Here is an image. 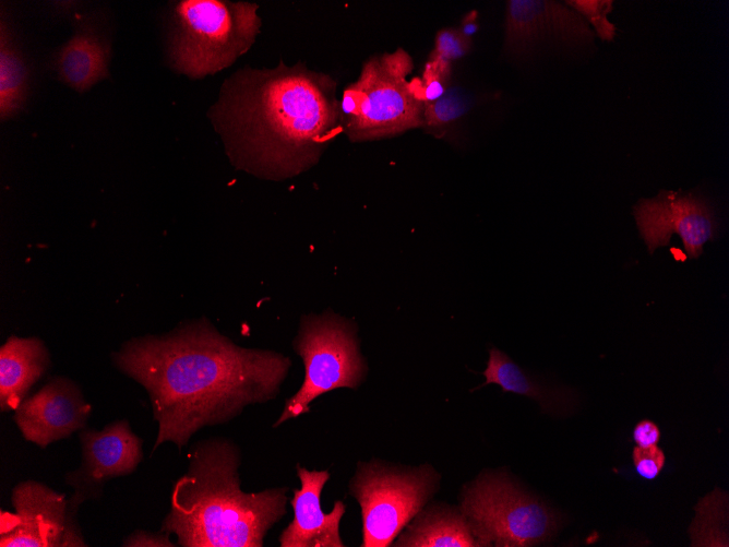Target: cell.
<instances>
[{"mask_svg": "<svg viewBox=\"0 0 729 547\" xmlns=\"http://www.w3.org/2000/svg\"><path fill=\"white\" fill-rule=\"evenodd\" d=\"M111 359L148 394L158 424L152 452L166 442L181 450L200 429L274 400L291 366L282 353L237 345L205 318L132 337Z\"/></svg>", "mask_w": 729, "mask_h": 547, "instance_id": "1", "label": "cell"}, {"mask_svg": "<svg viewBox=\"0 0 729 547\" xmlns=\"http://www.w3.org/2000/svg\"><path fill=\"white\" fill-rule=\"evenodd\" d=\"M208 116L237 169L275 181L313 167L343 132L336 82L302 63L238 70Z\"/></svg>", "mask_w": 729, "mask_h": 547, "instance_id": "2", "label": "cell"}, {"mask_svg": "<svg viewBox=\"0 0 729 547\" xmlns=\"http://www.w3.org/2000/svg\"><path fill=\"white\" fill-rule=\"evenodd\" d=\"M188 471L171 490L160 531L181 547H262L267 532L287 513L288 487L246 492L240 488V448L230 439L196 441Z\"/></svg>", "mask_w": 729, "mask_h": 547, "instance_id": "3", "label": "cell"}, {"mask_svg": "<svg viewBox=\"0 0 729 547\" xmlns=\"http://www.w3.org/2000/svg\"><path fill=\"white\" fill-rule=\"evenodd\" d=\"M253 2L182 0L170 12L167 51L172 69L192 79L214 74L246 53L261 31Z\"/></svg>", "mask_w": 729, "mask_h": 547, "instance_id": "4", "label": "cell"}, {"mask_svg": "<svg viewBox=\"0 0 729 547\" xmlns=\"http://www.w3.org/2000/svg\"><path fill=\"white\" fill-rule=\"evenodd\" d=\"M409 53L403 48L370 57L358 79L343 92L340 122L350 142L399 135L423 127V102L413 79Z\"/></svg>", "mask_w": 729, "mask_h": 547, "instance_id": "5", "label": "cell"}, {"mask_svg": "<svg viewBox=\"0 0 729 547\" xmlns=\"http://www.w3.org/2000/svg\"><path fill=\"white\" fill-rule=\"evenodd\" d=\"M482 546L529 547L549 542L561 518L504 471H483L467 483L459 504Z\"/></svg>", "mask_w": 729, "mask_h": 547, "instance_id": "6", "label": "cell"}, {"mask_svg": "<svg viewBox=\"0 0 729 547\" xmlns=\"http://www.w3.org/2000/svg\"><path fill=\"white\" fill-rule=\"evenodd\" d=\"M292 348L302 359L304 377L299 390L285 401L274 428L309 413L310 404L327 392L358 389L368 372L357 325L330 310L300 318Z\"/></svg>", "mask_w": 729, "mask_h": 547, "instance_id": "7", "label": "cell"}, {"mask_svg": "<svg viewBox=\"0 0 729 547\" xmlns=\"http://www.w3.org/2000/svg\"><path fill=\"white\" fill-rule=\"evenodd\" d=\"M430 464L407 466L379 459L358 462L348 492L360 506L362 547L392 546L439 488Z\"/></svg>", "mask_w": 729, "mask_h": 547, "instance_id": "8", "label": "cell"}, {"mask_svg": "<svg viewBox=\"0 0 729 547\" xmlns=\"http://www.w3.org/2000/svg\"><path fill=\"white\" fill-rule=\"evenodd\" d=\"M14 512H0L1 547L87 546L69 508V498L46 484L25 480L13 487Z\"/></svg>", "mask_w": 729, "mask_h": 547, "instance_id": "9", "label": "cell"}, {"mask_svg": "<svg viewBox=\"0 0 729 547\" xmlns=\"http://www.w3.org/2000/svg\"><path fill=\"white\" fill-rule=\"evenodd\" d=\"M633 215L650 254L659 247L669 246L672 235L677 234L688 258L697 259L704 245L719 236L715 206L695 190H660L655 198L641 199L633 206Z\"/></svg>", "mask_w": 729, "mask_h": 547, "instance_id": "10", "label": "cell"}, {"mask_svg": "<svg viewBox=\"0 0 729 547\" xmlns=\"http://www.w3.org/2000/svg\"><path fill=\"white\" fill-rule=\"evenodd\" d=\"M79 438L81 465L64 475V483L73 488L69 508L75 516L82 503L101 497L108 480L130 475L143 459V440L126 419L109 423L101 430L85 427Z\"/></svg>", "mask_w": 729, "mask_h": 547, "instance_id": "11", "label": "cell"}, {"mask_svg": "<svg viewBox=\"0 0 729 547\" xmlns=\"http://www.w3.org/2000/svg\"><path fill=\"white\" fill-rule=\"evenodd\" d=\"M595 33L573 9L555 1L509 0L504 21V51L526 58L541 45L571 50L594 45Z\"/></svg>", "mask_w": 729, "mask_h": 547, "instance_id": "12", "label": "cell"}, {"mask_svg": "<svg viewBox=\"0 0 729 547\" xmlns=\"http://www.w3.org/2000/svg\"><path fill=\"white\" fill-rule=\"evenodd\" d=\"M92 406L67 377H52L14 411L13 420L26 441L45 449L86 427Z\"/></svg>", "mask_w": 729, "mask_h": 547, "instance_id": "13", "label": "cell"}, {"mask_svg": "<svg viewBox=\"0 0 729 547\" xmlns=\"http://www.w3.org/2000/svg\"><path fill=\"white\" fill-rule=\"evenodd\" d=\"M301 488L294 489L289 503L294 518L278 537L280 547H344L339 525L346 511L342 500L334 502L330 513L321 507L322 490L330 479L328 471H308L296 466Z\"/></svg>", "mask_w": 729, "mask_h": 547, "instance_id": "14", "label": "cell"}, {"mask_svg": "<svg viewBox=\"0 0 729 547\" xmlns=\"http://www.w3.org/2000/svg\"><path fill=\"white\" fill-rule=\"evenodd\" d=\"M481 373L486 380L474 390L494 383L501 387L502 392L519 394L536 401L543 414L565 417L573 414L579 403L576 390L542 383L497 347L489 349L487 367Z\"/></svg>", "mask_w": 729, "mask_h": 547, "instance_id": "15", "label": "cell"}, {"mask_svg": "<svg viewBox=\"0 0 729 547\" xmlns=\"http://www.w3.org/2000/svg\"><path fill=\"white\" fill-rule=\"evenodd\" d=\"M49 366L40 338L11 335L0 347V411H15Z\"/></svg>", "mask_w": 729, "mask_h": 547, "instance_id": "16", "label": "cell"}, {"mask_svg": "<svg viewBox=\"0 0 729 547\" xmlns=\"http://www.w3.org/2000/svg\"><path fill=\"white\" fill-rule=\"evenodd\" d=\"M396 547H480L459 506L426 504L398 534Z\"/></svg>", "mask_w": 729, "mask_h": 547, "instance_id": "17", "label": "cell"}, {"mask_svg": "<svg viewBox=\"0 0 729 547\" xmlns=\"http://www.w3.org/2000/svg\"><path fill=\"white\" fill-rule=\"evenodd\" d=\"M108 49L92 32L74 35L59 51L58 73L64 83L83 92L108 75Z\"/></svg>", "mask_w": 729, "mask_h": 547, "instance_id": "18", "label": "cell"}, {"mask_svg": "<svg viewBox=\"0 0 729 547\" xmlns=\"http://www.w3.org/2000/svg\"><path fill=\"white\" fill-rule=\"evenodd\" d=\"M0 46V112L5 118L21 107L27 80L23 60L3 28Z\"/></svg>", "mask_w": 729, "mask_h": 547, "instance_id": "19", "label": "cell"}, {"mask_svg": "<svg viewBox=\"0 0 729 547\" xmlns=\"http://www.w3.org/2000/svg\"><path fill=\"white\" fill-rule=\"evenodd\" d=\"M473 106V98L457 86H450L434 102L423 104V127L441 130L464 116Z\"/></svg>", "mask_w": 729, "mask_h": 547, "instance_id": "20", "label": "cell"}, {"mask_svg": "<svg viewBox=\"0 0 729 547\" xmlns=\"http://www.w3.org/2000/svg\"><path fill=\"white\" fill-rule=\"evenodd\" d=\"M452 64L439 60H428L420 78H414L419 98L425 103L440 98L450 87Z\"/></svg>", "mask_w": 729, "mask_h": 547, "instance_id": "21", "label": "cell"}, {"mask_svg": "<svg viewBox=\"0 0 729 547\" xmlns=\"http://www.w3.org/2000/svg\"><path fill=\"white\" fill-rule=\"evenodd\" d=\"M564 3L590 23L602 40H613L617 27L607 19L612 10V0H566Z\"/></svg>", "mask_w": 729, "mask_h": 547, "instance_id": "22", "label": "cell"}, {"mask_svg": "<svg viewBox=\"0 0 729 547\" xmlns=\"http://www.w3.org/2000/svg\"><path fill=\"white\" fill-rule=\"evenodd\" d=\"M471 48V39L464 37L457 28H443L435 35L434 48L429 59L451 63L463 58Z\"/></svg>", "mask_w": 729, "mask_h": 547, "instance_id": "23", "label": "cell"}, {"mask_svg": "<svg viewBox=\"0 0 729 547\" xmlns=\"http://www.w3.org/2000/svg\"><path fill=\"white\" fill-rule=\"evenodd\" d=\"M632 460L637 474L648 480L655 479L665 465V453L657 445L649 448L635 447Z\"/></svg>", "mask_w": 729, "mask_h": 547, "instance_id": "24", "label": "cell"}, {"mask_svg": "<svg viewBox=\"0 0 729 547\" xmlns=\"http://www.w3.org/2000/svg\"><path fill=\"white\" fill-rule=\"evenodd\" d=\"M169 534L159 530L153 533L144 530H135L122 542L123 547H174Z\"/></svg>", "mask_w": 729, "mask_h": 547, "instance_id": "25", "label": "cell"}, {"mask_svg": "<svg viewBox=\"0 0 729 547\" xmlns=\"http://www.w3.org/2000/svg\"><path fill=\"white\" fill-rule=\"evenodd\" d=\"M633 440L641 448L657 445L660 440L659 427L653 420L642 419L633 429Z\"/></svg>", "mask_w": 729, "mask_h": 547, "instance_id": "26", "label": "cell"}, {"mask_svg": "<svg viewBox=\"0 0 729 547\" xmlns=\"http://www.w3.org/2000/svg\"><path fill=\"white\" fill-rule=\"evenodd\" d=\"M478 29H479L478 12L470 11L463 17L459 32L464 37L471 39V37L478 32Z\"/></svg>", "mask_w": 729, "mask_h": 547, "instance_id": "27", "label": "cell"}]
</instances>
